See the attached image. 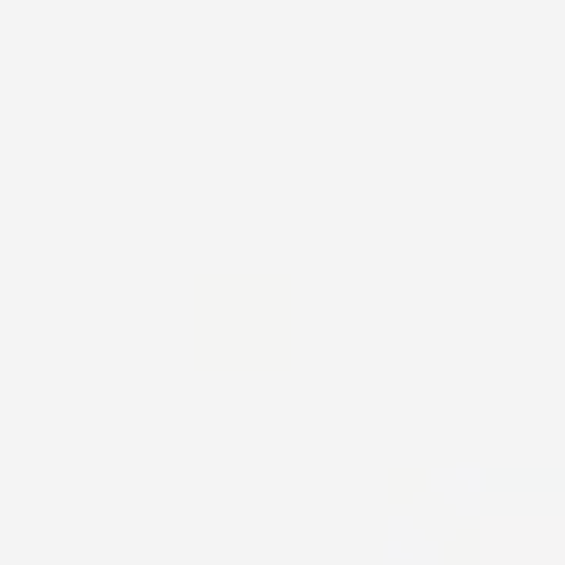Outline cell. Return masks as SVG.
Segmentation results:
<instances>
[{
  "mask_svg": "<svg viewBox=\"0 0 565 565\" xmlns=\"http://www.w3.org/2000/svg\"><path fill=\"white\" fill-rule=\"evenodd\" d=\"M195 365L286 371L292 365V286L280 274H207L195 286Z\"/></svg>",
  "mask_w": 565,
  "mask_h": 565,
  "instance_id": "cell-1",
  "label": "cell"
},
{
  "mask_svg": "<svg viewBox=\"0 0 565 565\" xmlns=\"http://www.w3.org/2000/svg\"><path fill=\"white\" fill-rule=\"evenodd\" d=\"M475 529L487 565H565V499L541 504L535 492H492Z\"/></svg>",
  "mask_w": 565,
  "mask_h": 565,
  "instance_id": "cell-2",
  "label": "cell"
},
{
  "mask_svg": "<svg viewBox=\"0 0 565 565\" xmlns=\"http://www.w3.org/2000/svg\"><path fill=\"white\" fill-rule=\"evenodd\" d=\"M431 487H438V480H431L426 468H402V475H390V504H395V511H407V504L431 499Z\"/></svg>",
  "mask_w": 565,
  "mask_h": 565,
  "instance_id": "cell-3",
  "label": "cell"
}]
</instances>
